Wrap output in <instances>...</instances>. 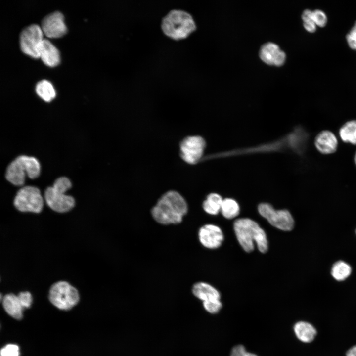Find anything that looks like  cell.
Returning a JSON list of instances; mask_svg holds the SVG:
<instances>
[{
  "mask_svg": "<svg viewBox=\"0 0 356 356\" xmlns=\"http://www.w3.org/2000/svg\"><path fill=\"white\" fill-rule=\"evenodd\" d=\"M71 186V182L67 178L62 177L56 179L52 186L47 187L44 192V199L47 205L58 213L71 210L75 206V200L71 196L65 194Z\"/></svg>",
  "mask_w": 356,
  "mask_h": 356,
  "instance_id": "5b68a950",
  "label": "cell"
},
{
  "mask_svg": "<svg viewBox=\"0 0 356 356\" xmlns=\"http://www.w3.org/2000/svg\"><path fill=\"white\" fill-rule=\"evenodd\" d=\"M351 272V267L343 261L336 263L332 268L331 274L337 280H343L348 277Z\"/></svg>",
  "mask_w": 356,
  "mask_h": 356,
  "instance_id": "603a6c76",
  "label": "cell"
},
{
  "mask_svg": "<svg viewBox=\"0 0 356 356\" xmlns=\"http://www.w3.org/2000/svg\"><path fill=\"white\" fill-rule=\"evenodd\" d=\"M36 92L39 97L47 102H50L56 96L52 85L46 80H43L37 83Z\"/></svg>",
  "mask_w": 356,
  "mask_h": 356,
  "instance_id": "ffe728a7",
  "label": "cell"
},
{
  "mask_svg": "<svg viewBox=\"0 0 356 356\" xmlns=\"http://www.w3.org/2000/svg\"><path fill=\"white\" fill-rule=\"evenodd\" d=\"M239 211V206L235 200L231 198L223 199L221 212L224 218L233 219L238 215Z\"/></svg>",
  "mask_w": 356,
  "mask_h": 356,
  "instance_id": "7402d4cb",
  "label": "cell"
},
{
  "mask_svg": "<svg viewBox=\"0 0 356 356\" xmlns=\"http://www.w3.org/2000/svg\"><path fill=\"white\" fill-rule=\"evenodd\" d=\"M346 356H356V345L353 346L348 351Z\"/></svg>",
  "mask_w": 356,
  "mask_h": 356,
  "instance_id": "4dcf8cb0",
  "label": "cell"
},
{
  "mask_svg": "<svg viewBox=\"0 0 356 356\" xmlns=\"http://www.w3.org/2000/svg\"><path fill=\"white\" fill-rule=\"evenodd\" d=\"M304 28L309 32L313 33L316 30V25L313 20L303 22Z\"/></svg>",
  "mask_w": 356,
  "mask_h": 356,
  "instance_id": "f546056e",
  "label": "cell"
},
{
  "mask_svg": "<svg viewBox=\"0 0 356 356\" xmlns=\"http://www.w3.org/2000/svg\"><path fill=\"white\" fill-rule=\"evenodd\" d=\"M41 29L46 37L50 38H59L67 32L63 14L56 11L45 16L42 22Z\"/></svg>",
  "mask_w": 356,
  "mask_h": 356,
  "instance_id": "8fae6325",
  "label": "cell"
},
{
  "mask_svg": "<svg viewBox=\"0 0 356 356\" xmlns=\"http://www.w3.org/2000/svg\"><path fill=\"white\" fill-rule=\"evenodd\" d=\"M39 56L43 62L49 67H55L60 62V58L58 50L46 39H44L42 43Z\"/></svg>",
  "mask_w": 356,
  "mask_h": 356,
  "instance_id": "9a60e30c",
  "label": "cell"
},
{
  "mask_svg": "<svg viewBox=\"0 0 356 356\" xmlns=\"http://www.w3.org/2000/svg\"><path fill=\"white\" fill-rule=\"evenodd\" d=\"M13 203L15 208L21 212L39 213L43 209L44 200L37 187L26 186L18 190Z\"/></svg>",
  "mask_w": 356,
  "mask_h": 356,
  "instance_id": "52a82bcc",
  "label": "cell"
},
{
  "mask_svg": "<svg viewBox=\"0 0 356 356\" xmlns=\"http://www.w3.org/2000/svg\"><path fill=\"white\" fill-rule=\"evenodd\" d=\"M223 234L218 226L207 224L202 226L198 231V238L201 244L209 249L219 247L223 240Z\"/></svg>",
  "mask_w": 356,
  "mask_h": 356,
  "instance_id": "7c38bea8",
  "label": "cell"
},
{
  "mask_svg": "<svg viewBox=\"0 0 356 356\" xmlns=\"http://www.w3.org/2000/svg\"><path fill=\"white\" fill-rule=\"evenodd\" d=\"M43 34L41 27L37 24L25 28L20 36V45L22 52L32 58H40V49L44 39Z\"/></svg>",
  "mask_w": 356,
  "mask_h": 356,
  "instance_id": "ba28073f",
  "label": "cell"
},
{
  "mask_svg": "<svg viewBox=\"0 0 356 356\" xmlns=\"http://www.w3.org/2000/svg\"><path fill=\"white\" fill-rule=\"evenodd\" d=\"M346 40L350 47L356 50V22L347 35Z\"/></svg>",
  "mask_w": 356,
  "mask_h": 356,
  "instance_id": "83f0119b",
  "label": "cell"
},
{
  "mask_svg": "<svg viewBox=\"0 0 356 356\" xmlns=\"http://www.w3.org/2000/svg\"><path fill=\"white\" fill-rule=\"evenodd\" d=\"M17 296L24 309L28 308L31 306L32 297L30 292H22L19 293Z\"/></svg>",
  "mask_w": 356,
  "mask_h": 356,
  "instance_id": "4316f807",
  "label": "cell"
},
{
  "mask_svg": "<svg viewBox=\"0 0 356 356\" xmlns=\"http://www.w3.org/2000/svg\"><path fill=\"white\" fill-rule=\"evenodd\" d=\"M19 347L15 344H8L0 350V356H19Z\"/></svg>",
  "mask_w": 356,
  "mask_h": 356,
  "instance_id": "484cf974",
  "label": "cell"
},
{
  "mask_svg": "<svg viewBox=\"0 0 356 356\" xmlns=\"http://www.w3.org/2000/svg\"><path fill=\"white\" fill-rule=\"evenodd\" d=\"M204 309L212 314L218 313L222 307V303L220 299H215L203 302Z\"/></svg>",
  "mask_w": 356,
  "mask_h": 356,
  "instance_id": "cb8c5ba5",
  "label": "cell"
},
{
  "mask_svg": "<svg viewBox=\"0 0 356 356\" xmlns=\"http://www.w3.org/2000/svg\"><path fill=\"white\" fill-rule=\"evenodd\" d=\"M188 212L185 199L178 192L169 190L163 194L151 210L153 219L162 225L177 224Z\"/></svg>",
  "mask_w": 356,
  "mask_h": 356,
  "instance_id": "6da1fadb",
  "label": "cell"
},
{
  "mask_svg": "<svg viewBox=\"0 0 356 356\" xmlns=\"http://www.w3.org/2000/svg\"><path fill=\"white\" fill-rule=\"evenodd\" d=\"M193 294L203 302L220 299V292L208 283L199 282L195 283L192 288Z\"/></svg>",
  "mask_w": 356,
  "mask_h": 356,
  "instance_id": "2e32d148",
  "label": "cell"
},
{
  "mask_svg": "<svg viewBox=\"0 0 356 356\" xmlns=\"http://www.w3.org/2000/svg\"><path fill=\"white\" fill-rule=\"evenodd\" d=\"M258 211L262 216L276 228L284 231H290L293 228V218L287 210H277L270 204L263 203L259 205Z\"/></svg>",
  "mask_w": 356,
  "mask_h": 356,
  "instance_id": "9c48e42d",
  "label": "cell"
},
{
  "mask_svg": "<svg viewBox=\"0 0 356 356\" xmlns=\"http://www.w3.org/2000/svg\"><path fill=\"white\" fill-rule=\"evenodd\" d=\"M341 139L345 142L356 144V120L345 123L339 130Z\"/></svg>",
  "mask_w": 356,
  "mask_h": 356,
  "instance_id": "44dd1931",
  "label": "cell"
},
{
  "mask_svg": "<svg viewBox=\"0 0 356 356\" xmlns=\"http://www.w3.org/2000/svg\"><path fill=\"white\" fill-rule=\"evenodd\" d=\"M48 297L54 306L63 310L71 309L79 300L78 290L64 281L57 282L51 286Z\"/></svg>",
  "mask_w": 356,
  "mask_h": 356,
  "instance_id": "8992f818",
  "label": "cell"
},
{
  "mask_svg": "<svg viewBox=\"0 0 356 356\" xmlns=\"http://www.w3.org/2000/svg\"><path fill=\"white\" fill-rule=\"evenodd\" d=\"M41 166L39 161L35 157L20 155L16 157L8 166L6 179L16 186H22L27 175L34 179L39 177Z\"/></svg>",
  "mask_w": 356,
  "mask_h": 356,
  "instance_id": "277c9868",
  "label": "cell"
},
{
  "mask_svg": "<svg viewBox=\"0 0 356 356\" xmlns=\"http://www.w3.org/2000/svg\"><path fill=\"white\" fill-rule=\"evenodd\" d=\"M205 146V141L201 136H187L180 143V157L185 162L195 164L202 158Z\"/></svg>",
  "mask_w": 356,
  "mask_h": 356,
  "instance_id": "30bf717a",
  "label": "cell"
},
{
  "mask_svg": "<svg viewBox=\"0 0 356 356\" xmlns=\"http://www.w3.org/2000/svg\"><path fill=\"white\" fill-rule=\"evenodd\" d=\"M161 27L166 36L175 40L185 39L196 29L191 15L180 9L169 11L162 18Z\"/></svg>",
  "mask_w": 356,
  "mask_h": 356,
  "instance_id": "3957f363",
  "label": "cell"
},
{
  "mask_svg": "<svg viewBox=\"0 0 356 356\" xmlns=\"http://www.w3.org/2000/svg\"><path fill=\"white\" fill-rule=\"evenodd\" d=\"M259 56L265 63L279 66L283 65L285 61L286 55L275 44L268 42L261 47Z\"/></svg>",
  "mask_w": 356,
  "mask_h": 356,
  "instance_id": "4fadbf2b",
  "label": "cell"
},
{
  "mask_svg": "<svg viewBox=\"0 0 356 356\" xmlns=\"http://www.w3.org/2000/svg\"><path fill=\"white\" fill-rule=\"evenodd\" d=\"M294 331L298 339L305 343L312 341L316 335L315 328L305 321L297 322L294 326Z\"/></svg>",
  "mask_w": 356,
  "mask_h": 356,
  "instance_id": "ac0fdd59",
  "label": "cell"
},
{
  "mask_svg": "<svg viewBox=\"0 0 356 356\" xmlns=\"http://www.w3.org/2000/svg\"><path fill=\"white\" fill-rule=\"evenodd\" d=\"M354 161H355V163L356 165V154H355V157H354Z\"/></svg>",
  "mask_w": 356,
  "mask_h": 356,
  "instance_id": "d6a6232c",
  "label": "cell"
},
{
  "mask_svg": "<svg viewBox=\"0 0 356 356\" xmlns=\"http://www.w3.org/2000/svg\"><path fill=\"white\" fill-rule=\"evenodd\" d=\"M315 146L321 153L329 154L334 153L338 145L335 135L330 131H323L315 138Z\"/></svg>",
  "mask_w": 356,
  "mask_h": 356,
  "instance_id": "5bb4252c",
  "label": "cell"
},
{
  "mask_svg": "<svg viewBox=\"0 0 356 356\" xmlns=\"http://www.w3.org/2000/svg\"><path fill=\"white\" fill-rule=\"evenodd\" d=\"M233 227L237 239L246 252L254 250V242L261 252L267 251L268 242L266 233L256 222L249 218L238 219L234 222Z\"/></svg>",
  "mask_w": 356,
  "mask_h": 356,
  "instance_id": "7a4b0ae2",
  "label": "cell"
},
{
  "mask_svg": "<svg viewBox=\"0 0 356 356\" xmlns=\"http://www.w3.org/2000/svg\"><path fill=\"white\" fill-rule=\"evenodd\" d=\"M247 352L242 345L235 346L231 350L230 356H246Z\"/></svg>",
  "mask_w": 356,
  "mask_h": 356,
  "instance_id": "f1b7e54d",
  "label": "cell"
},
{
  "mask_svg": "<svg viewBox=\"0 0 356 356\" xmlns=\"http://www.w3.org/2000/svg\"><path fill=\"white\" fill-rule=\"evenodd\" d=\"M246 356H258L256 355L255 354L252 353L247 352V354Z\"/></svg>",
  "mask_w": 356,
  "mask_h": 356,
  "instance_id": "1f68e13d",
  "label": "cell"
},
{
  "mask_svg": "<svg viewBox=\"0 0 356 356\" xmlns=\"http://www.w3.org/2000/svg\"><path fill=\"white\" fill-rule=\"evenodd\" d=\"M2 305L9 315L17 319H21L24 309L17 295L12 293L6 294L3 297Z\"/></svg>",
  "mask_w": 356,
  "mask_h": 356,
  "instance_id": "e0dca14e",
  "label": "cell"
},
{
  "mask_svg": "<svg viewBox=\"0 0 356 356\" xmlns=\"http://www.w3.org/2000/svg\"><path fill=\"white\" fill-rule=\"evenodd\" d=\"M312 18L316 26L323 27L327 24V18L326 15L321 10L316 9L313 11Z\"/></svg>",
  "mask_w": 356,
  "mask_h": 356,
  "instance_id": "d4e9b609",
  "label": "cell"
},
{
  "mask_svg": "<svg viewBox=\"0 0 356 356\" xmlns=\"http://www.w3.org/2000/svg\"><path fill=\"white\" fill-rule=\"evenodd\" d=\"M222 201V197L219 194L210 193L203 203V209L209 214L217 215L221 211Z\"/></svg>",
  "mask_w": 356,
  "mask_h": 356,
  "instance_id": "d6986e66",
  "label": "cell"
}]
</instances>
